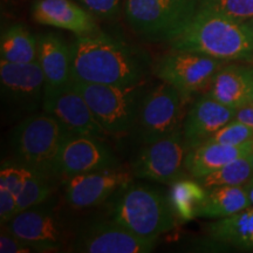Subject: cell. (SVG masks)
Returning a JSON list of instances; mask_svg holds the SVG:
<instances>
[{
    "label": "cell",
    "mask_w": 253,
    "mask_h": 253,
    "mask_svg": "<svg viewBox=\"0 0 253 253\" xmlns=\"http://www.w3.org/2000/svg\"><path fill=\"white\" fill-rule=\"evenodd\" d=\"M71 49L72 80L129 87L141 84L145 75L144 56L100 31L78 36Z\"/></svg>",
    "instance_id": "obj_1"
},
{
    "label": "cell",
    "mask_w": 253,
    "mask_h": 253,
    "mask_svg": "<svg viewBox=\"0 0 253 253\" xmlns=\"http://www.w3.org/2000/svg\"><path fill=\"white\" fill-rule=\"evenodd\" d=\"M172 49L189 50L224 61L253 63V37L244 23L198 8L184 31L170 41Z\"/></svg>",
    "instance_id": "obj_2"
},
{
    "label": "cell",
    "mask_w": 253,
    "mask_h": 253,
    "mask_svg": "<svg viewBox=\"0 0 253 253\" xmlns=\"http://www.w3.org/2000/svg\"><path fill=\"white\" fill-rule=\"evenodd\" d=\"M114 203L112 219L130 232L148 240L157 239L172 230L177 218L170 204L169 196L149 185L132 184L120 190Z\"/></svg>",
    "instance_id": "obj_3"
},
{
    "label": "cell",
    "mask_w": 253,
    "mask_h": 253,
    "mask_svg": "<svg viewBox=\"0 0 253 253\" xmlns=\"http://www.w3.org/2000/svg\"><path fill=\"white\" fill-rule=\"evenodd\" d=\"M69 131L48 113L24 119L11 136L14 160L55 178L59 151Z\"/></svg>",
    "instance_id": "obj_4"
},
{
    "label": "cell",
    "mask_w": 253,
    "mask_h": 253,
    "mask_svg": "<svg viewBox=\"0 0 253 253\" xmlns=\"http://www.w3.org/2000/svg\"><path fill=\"white\" fill-rule=\"evenodd\" d=\"M198 0H126V23L138 36L171 41L197 13Z\"/></svg>",
    "instance_id": "obj_5"
},
{
    "label": "cell",
    "mask_w": 253,
    "mask_h": 253,
    "mask_svg": "<svg viewBox=\"0 0 253 253\" xmlns=\"http://www.w3.org/2000/svg\"><path fill=\"white\" fill-rule=\"evenodd\" d=\"M107 134H126L136 125L141 104V86L122 87L72 80Z\"/></svg>",
    "instance_id": "obj_6"
},
{
    "label": "cell",
    "mask_w": 253,
    "mask_h": 253,
    "mask_svg": "<svg viewBox=\"0 0 253 253\" xmlns=\"http://www.w3.org/2000/svg\"><path fill=\"white\" fill-rule=\"evenodd\" d=\"M226 63L196 52L172 49L157 60L154 72L160 80L171 84L188 97L209 87L216 73Z\"/></svg>",
    "instance_id": "obj_7"
},
{
    "label": "cell",
    "mask_w": 253,
    "mask_h": 253,
    "mask_svg": "<svg viewBox=\"0 0 253 253\" xmlns=\"http://www.w3.org/2000/svg\"><path fill=\"white\" fill-rule=\"evenodd\" d=\"M186 147L182 128L166 137L145 144L132 162V173L138 178L172 184L184 177Z\"/></svg>",
    "instance_id": "obj_8"
},
{
    "label": "cell",
    "mask_w": 253,
    "mask_h": 253,
    "mask_svg": "<svg viewBox=\"0 0 253 253\" xmlns=\"http://www.w3.org/2000/svg\"><path fill=\"white\" fill-rule=\"evenodd\" d=\"M183 95L167 82H161L142 99L136 123L145 144L181 129Z\"/></svg>",
    "instance_id": "obj_9"
},
{
    "label": "cell",
    "mask_w": 253,
    "mask_h": 253,
    "mask_svg": "<svg viewBox=\"0 0 253 253\" xmlns=\"http://www.w3.org/2000/svg\"><path fill=\"white\" fill-rule=\"evenodd\" d=\"M1 96L11 108L36 112L45 96V77L39 62L12 63L0 60Z\"/></svg>",
    "instance_id": "obj_10"
},
{
    "label": "cell",
    "mask_w": 253,
    "mask_h": 253,
    "mask_svg": "<svg viewBox=\"0 0 253 253\" xmlns=\"http://www.w3.org/2000/svg\"><path fill=\"white\" fill-rule=\"evenodd\" d=\"M73 251L81 253H148L154 240L135 235L115 220H99L79 231Z\"/></svg>",
    "instance_id": "obj_11"
},
{
    "label": "cell",
    "mask_w": 253,
    "mask_h": 253,
    "mask_svg": "<svg viewBox=\"0 0 253 253\" xmlns=\"http://www.w3.org/2000/svg\"><path fill=\"white\" fill-rule=\"evenodd\" d=\"M118 161L99 137L69 134L65 138L56 160V176L60 178L81 173L114 169Z\"/></svg>",
    "instance_id": "obj_12"
},
{
    "label": "cell",
    "mask_w": 253,
    "mask_h": 253,
    "mask_svg": "<svg viewBox=\"0 0 253 253\" xmlns=\"http://www.w3.org/2000/svg\"><path fill=\"white\" fill-rule=\"evenodd\" d=\"M42 108L58 120L69 134L102 137L107 134L84 96L72 86L45 91Z\"/></svg>",
    "instance_id": "obj_13"
},
{
    "label": "cell",
    "mask_w": 253,
    "mask_h": 253,
    "mask_svg": "<svg viewBox=\"0 0 253 253\" xmlns=\"http://www.w3.org/2000/svg\"><path fill=\"white\" fill-rule=\"evenodd\" d=\"M5 226L38 252L61 251L66 243L61 221L41 204L17 213Z\"/></svg>",
    "instance_id": "obj_14"
},
{
    "label": "cell",
    "mask_w": 253,
    "mask_h": 253,
    "mask_svg": "<svg viewBox=\"0 0 253 253\" xmlns=\"http://www.w3.org/2000/svg\"><path fill=\"white\" fill-rule=\"evenodd\" d=\"M66 202L74 209H87L106 199L131 183V175L114 169L81 173L63 179Z\"/></svg>",
    "instance_id": "obj_15"
},
{
    "label": "cell",
    "mask_w": 253,
    "mask_h": 253,
    "mask_svg": "<svg viewBox=\"0 0 253 253\" xmlns=\"http://www.w3.org/2000/svg\"><path fill=\"white\" fill-rule=\"evenodd\" d=\"M32 17L38 24L71 31L77 36H89L100 31L93 14L73 0H37Z\"/></svg>",
    "instance_id": "obj_16"
},
{
    "label": "cell",
    "mask_w": 253,
    "mask_h": 253,
    "mask_svg": "<svg viewBox=\"0 0 253 253\" xmlns=\"http://www.w3.org/2000/svg\"><path fill=\"white\" fill-rule=\"evenodd\" d=\"M237 109L218 102L205 94L196 101L183 123V136L190 149L210 137L236 116Z\"/></svg>",
    "instance_id": "obj_17"
},
{
    "label": "cell",
    "mask_w": 253,
    "mask_h": 253,
    "mask_svg": "<svg viewBox=\"0 0 253 253\" xmlns=\"http://www.w3.org/2000/svg\"><path fill=\"white\" fill-rule=\"evenodd\" d=\"M207 95L235 109L251 104L253 63L223 66L211 80Z\"/></svg>",
    "instance_id": "obj_18"
},
{
    "label": "cell",
    "mask_w": 253,
    "mask_h": 253,
    "mask_svg": "<svg viewBox=\"0 0 253 253\" xmlns=\"http://www.w3.org/2000/svg\"><path fill=\"white\" fill-rule=\"evenodd\" d=\"M38 62L45 77V91L68 86L72 82L71 46L54 33L38 37Z\"/></svg>",
    "instance_id": "obj_19"
},
{
    "label": "cell",
    "mask_w": 253,
    "mask_h": 253,
    "mask_svg": "<svg viewBox=\"0 0 253 253\" xmlns=\"http://www.w3.org/2000/svg\"><path fill=\"white\" fill-rule=\"evenodd\" d=\"M252 151L253 141L240 145L202 142L186 151L185 170L192 178H201L237 158L251 155Z\"/></svg>",
    "instance_id": "obj_20"
},
{
    "label": "cell",
    "mask_w": 253,
    "mask_h": 253,
    "mask_svg": "<svg viewBox=\"0 0 253 253\" xmlns=\"http://www.w3.org/2000/svg\"><path fill=\"white\" fill-rule=\"evenodd\" d=\"M207 233L214 242L253 251V207L231 216L218 218L207 226Z\"/></svg>",
    "instance_id": "obj_21"
},
{
    "label": "cell",
    "mask_w": 253,
    "mask_h": 253,
    "mask_svg": "<svg viewBox=\"0 0 253 253\" xmlns=\"http://www.w3.org/2000/svg\"><path fill=\"white\" fill-rule=\"evenodd\" d=\"M251 207L245 185H220L208 189L199 217L218 219Z\"/></svg>",
    "instance_id": "obj_22"
},
{
    "label": "cell",
    "mask_w": 253,
    "mask_h": 253,
    "mask_svg": "<svg viewBox=\"0 0 253 253\" xmlns=\"http://www.w3.org/2000/svg\"><path fill=\"white\" fill-rule=\"evenodd\" d=\"M208 195V189L198 179L185 177L171 184L169 201L177 220L191 221L199 217L202 205Z\"/></svg>",
    "instance_id": "obj_23"
},
{
    "label": "cell",
    "mask_w": 253,
    "mask_h": 253,
    "mask_svg": "<svg viewBox=\"0 0 253 253\" xmlns=\"http://www.w3.org/2000/svg\"><path fill=\"white\" fill-rule=\"evenodd\" d=\"M0 56L1 60L12 63L38 61V39L24 25H12L1 36Z\"/></svg>",
    "instance_id": "obj_24"
},
{
    "label": "cell",
    "mask_w": 253,
    "mask_h": 253,
    "mask_svg": "<svg viewBox=\"0 0 253 253\" xmlns=\"http://www.w3.org/2000/svg\"><path fill=\"white\" fill-rule=\"evenodd\" d=\"M253 177L251 155L237 158L219 169L208 173L198 179L205 188L220 185H244Z\"/></svg>",
    "instance_id": "obj_25"
},
{
    "label": "cell",
    "mask_w": 253,
    "mask_h": 253,
    "mask_svg": "<svg viewBox=\"0 0 253 253\" xmlns=\"http://www.w3.org/2000/svg\"><path fill=\"white\" fill-rule=\"evenodd\" d=\"M53 191V179L30 168L24 186L18 196V211L42 204L49 198ZM18 212V213H19Z\"/></svg>",
    "instance_id": "obj_26"
},
{
    "label": "cell",
    "mask_w": 253,
    "mask_h": 253,
    "mask_svg": "<svg viewBox=\"0 0 253 253\" xmlns=\"http://www.w3.org/2000/svg\"><path fill=\"white\" fill-rule=\"evenodd\" d=\"M199 8L235 19L240 23L253 17V0H198Z\"/></svg>",
    "instance_id": "obj_27"
},
{
    "label": "cell",
    "mask_w": 253,
    "mask_h": 253,
    "mask_svg": "<svg viewBox=\"0 0 253 253\" xmlns=\"http://www.w3.org/2000/svg\"><path fill=\"white\" fill-rule=\"evenodd\" d=\"M253 141V129L245 123L233 119L223 128L214 132L203 142L227 145H240Z\"/></svg>",
    "instance_id": "obj_28"
},
{
    "label": "cell",
    "mask_w": 253,
    "mask_h": 253,
    "mask_svg": "<svg viewBox=\"0 0 253 253\" xmlns=\"http://www.w3.org/2000/svg\"><path fill=\"white\" fill-rule=\"evenodd\" d=\"M82 7L100 18L110 19L116 17L121 6V0H77Z\"/></svg>",
    "instance_id": "obj_29"
},
{
    "label": "cell",
    "mask_w": 253,
    "mask_h": 253,
    "mask_svg": "<svg viewBox=\"0 0 253 253\" xmlns=\"http://www.w3.org/2000/svg\"><path fill=\"white\" fill-rule=\"evenodd\" d=\"M0 252L1 253H32L38 252L33 246L24 242L19 237L9 231L7 227L1 225L0 231Z\"/></svg>",
    "instance_id": "obj_30"
},
{
    "label": "cell",
    "mask_w": 253,
    "mask_h": 253,
    "mask_svg": "<svg viewBox=\"0 0 253 253\" xmlns=\"http://www.w3.org/2000/svg\"><path fill=\"white\" fill-rule=\"evenodd\" d=\"M236 120L238 121L245 123L249 126H251L253 129V106L252 104H248V106L242 107V108H238L236 112Z\"/></svg>",
    "instance_id": "obj_31"
},
{
    "label": "cell",
    "mask_w": 253,
    "mask_h": 253,
    "mask_svg": "<svg viewBox=\"0 0 253 253\" xmlns=\"http://www.w3.org/2000/svg\"><path fill=\"white\" fill-rule=\"evenodd\" d=\"M244 185H245L246 192H248L250 203H251V207H253V177Z\"/></svg>",
    "instance_id": "obj_32"
},
{
    "label": "cell",
    "mask_w": 253,
    "mask_h": 253,
    "mask_svg": "<svg viewBox=\"0 0 253 253\" xmlns=\"http://www.w3.org/2000/svg\"><path fill=\"white\" fill-rule=\"evenodd\" d=\"M244 24H245V26L248 27V30L250 31V33H251L252 37H253V17L251 19H249V20L244 21Z\"/></svg>",
    "instance_id": "obj_33"
},
{
    "label": "cell",
    "mask_w": 253,
    "mask_h": 253,
    "mask_svg": "<svg viewBox=\"0 0 253 253\" xmlns=\"http://www.w3.org/2000/svg\"><path fill=\"white\" fill-rule=\"evenodd\" d=\"M251 162H252V167H253V151H252V154H251Z\"/></svg>",
    "instance_id": "obj_34"
},
{
    "label": "cell",
    "mask_w": 253,
    "mask_h": 253,
    "mask_svg": "<svg viewBox=\"0 0 253 253\" xmlns=\"http://www.w3.org/2000/svg\"><path fill=\"white\" fill-rule=\"evenodd\" d=\"M251 104H252V106H253V99H252V102H251Z\"/></svg>",
    "instance_id": "obj_35"
}]
</instances>
